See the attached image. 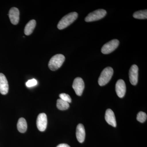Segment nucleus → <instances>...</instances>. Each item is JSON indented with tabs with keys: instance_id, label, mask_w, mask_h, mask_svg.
Masks as SVG:
<instances>
[{
	"instance_id": "obj_1",
	"label": "nucleus",
	"mask_w": 147,
	"mask_h": 147,
	"mask_svg": "<svg viewBox=\"0 0 147 147\" xmlns=\"http://www.w3.org/2000/svg\"><path fill=\"white\" fill-rule=\"evenodd\" d=\"M78 16V13L76 12H71L65 15L59 22L58 28L63 30L68 27L77 19Z\"/></svg>"
},
{
	"instance_id": "obj_2",
	"label": "nucleus",
	"mask_w": 147,
	"mask_h": 147,
	"mask_svg": "<svg viewBox=\"0 0 147 147\" xmlns=\"http://www.w3.org/2000/svg\"><path fill=\"white\" fill-rule=\"evenodd\" d=\"M65 60L64 56L57 54L52 57L48 63L49 68L52 71H55L60 68Z\"/></svg>"
},
{
	"instance_id": "obj_3",
	"label": "nucleus",
	"mask_w": 147,
	"mask_h": 147,
	"mask_svg": "<svg viewBox=\"0 0 147 147\" xmlns=\"http://www.w3.org/2000/svg\"><path fill=\"white\" fill-rule=\"evenodd\" d=\"M113 69L110 67H106L102 70L98 79L99 86H105L110 82L113 74Z\"/></svg>"
},
{
	"instance_id": "obj_4",
	"label": "nucleus",
	"mask_w": 147,
	"mask_h": 147,
	"mask_svg": "<svg viewBox=\"0 0 147 147\" xmlns=\"http://www.w3.org/2000/svg\"><path fill=\"white\" fill-rule=\"evenodd\" d=\"M106 13L107 12L104 9H97L89 13L85 18V21L87 22H90L98 21L105 17Z\"/></svg>"
},
{
	"instance_id": "obj_5",
	"label": "nucleus",
	"mask_w": 147,
	"mask_h": 147,
	"mask_svg": "<svg viewBox=\"0 0 147 147\" xmlns=\"http://www.w3.org/2000/svg\"><path fill=\"white\" fill-rule=\"evenodd\" d=\"M119 42L117 39L112 40L102 46L101 48V52L102 54H110L116 50L118 47Z\"/></svg>"
},
{
	"instance_id": "obj_6",
	"label": "nucleus",
	"mask_w": 147,
	"mask_h": 147,
	"mask_svg": "<svg viewBox=\"0 0 147 147\" xmlns=\"http://www.w3.org/2000/svg\"><path fill=\"white\" fill-rule=\"evenodd\" d=\"M72 88L76 94L79 96H81L85 88L84 80L80 77H77L74 81Z\"/></svg>"
},
{
	"instance_id": "obj_7",
	"label": "nucleus",
	"mask_w": 147,
	"mask_h": 147,
	"mask_svg": "<svg viewBox=\"0 0 147 147\" xmlns=\"http://www.w3.org/2000/svg\"><path fill=\"white\" fill-rule=\"evenodd\" d=\"M47 115L45 113H40L38 116L36 120L37 127L39 131H45L47 127Z\"/></svg>"
},
{
	"instance_id": "obj_8",
	"label": "nucleus",
	"mask_w": 147,
	"mask_h": 147,
	"mask_svg": "<svg viewBox=\"0 0 147 147\" xmlns=\"http://www.w3.org/2000/svg\"><path fill=\"white\" fill-rule=\"evenodd\" d=\"M138 68L136 65L131 66L129 70V81L131 85L135 86L137 85L138 81Z\"/></svg>"
},
{
	"instance_id": "obj_9",
	"label": "nucleus",
	"mask_w": 147,
	"mask_h": 147,
	"mask_svg": "<svg viewBox=\"0 0 147 147\" xmlns=\"http://www.w3.org/2000/svg\"><path fill=\"white\" fill-rule=\"evenodd\" d=\"M116 92L119 97H123L126 92V85L122 79L118 80L115 86Z\"/></svg>"
},
{
	"instance_id": "obj_10",
	"label": "nucleus",
	"mask_w": 147,
	"mask_h": 147,
	"mask_svg": "<svg viewBox=\"0 0 147 147\" xmlns=\"http://www.w3.org/2000/svg\"><path fill=\"white\" fill-rule=\"evenodd\" d=\"M20 12L18 8L12 7L9 11V16L11 22L13 25H17L19 22Z\"/></svg>"
},
{
	"instance_id": "obj_11",
	"label": "nucleus",
	"mask_w": 147,
	"mask_h": 147,
	"mask_svg": "<svg viewBox=\"0 0 147 147\" xmlns=\"http://www.w3.org/2000/svg\"><path fill=\"white\" fill-rule=\"evenodd\" d=\"M9 85L7 79L4 74L0 73V93L5 95L8 93Z\"/></svg>"
},
{
	"instance_id": "obj_12",
	"label": "nucleus",
	"mask_w": 147,
	"mask_h": 147,
	"mask_svg": "<svg viewBox=\"0 0 147 147\" xmlns=\"http://www.w3.org/2000/svg\"><path fill=\"white\" fill-rule=\"evenodd\" d=\"M105 120L110 125L114 127L117 126L115 116L113 110L110 109L106 110L105 114Z\"/></svg>"
},
{
	"instance_id": "obj_13",
	"label": "nucleus",
	"mask_w": 147,
	"mask_h": 147,
	"mask_svg": "<svg viewBox=\"0 0 147 147\" xmlns=\"http://www.w3.org/2000/svg\"><path fill=\"white\" fill-rule=\"evenodd\" d=\"M76 137L79 143H82L84 142L86 137V131L84 125L82 124H79L76 127Z\"/></svg>"
},
{
	"instance_id": "obj_14",
	"label": "nucleus",
	"mask_w": 147,
	"mask_h": 147,
	"mask_svg": "<svg viewBox=\"0 0 147 147\" xmlns=\"http://www.w3.org/2000/svg\"><path fill=\"white\" fill-rule=\"evenodd\" d=\"M36 26V21L35 20H32L29 21L26 25L24 29V33L26 35H30L33 32Z\"/></svg>"
},
{
	"instance_id": "obj_15",
	"label": "nucleus",
	"mask_w": 147,
	"mask_h": 147,
	"mask_svg": "<svg viewBox=\"0 0 147 147\" xmlns=\"http://www.w3.org/2000/svg\"><path fill=\"white\" fill-rule=\"evenodd\" d=\"M17 129L21 133H25L26 131L28 125L26 119L24 118L19 119L17 124Z\"/></svg>"
},
{
	"instance_id": "obj_16",
	"label": "nucleus",
	"mask_w": 147,
	"mask_h": 147,
	"mask_svg": "<svg viewBox=\"0 0 147 147\" xmlns=\"http://www.w3.org/2000/svg\"><path fill=\"white\" fill-rule=\"evenodd\" d=\"M57 107L59 110H67L69 108V105L68 102L59 98L57 100Z\"/></svg>"
},
{
	"instance_id": "obj_17",
	"label": "nucleus",
	"mask_w": 147,
	"mask_h": 147,
	"mask_svg": "<svg viewBox=\"0 0 147 147\" xmlns=\"http://www.w3.org/2000/svg\"><path fill=\"white\" fill-rule=\"evenodd\" d=\"M133 16L136 19H145L147 18V10H140L134 12Z\"/></svg>"
},
{
	"instance_id": "obj_18",
	"label": "nucleus",
	"mask_w": 147,
	"mask_h": 147,
	"mask_svg": "<svg viewBox=\"0 0 147 147\" xmlns=\"http://www.w3.org/2000/svg\"><path fill=\"white\" fill-rule=\"evenodd\" d=\"M147 116L146 113L143 112H140L137 115V119L138 121L143 123L146 120Z\"/></svg>"
},
{
	"instance_id": "obj_19",
	"label": "nucleus",
	"mask_w": 147,
	"mask_h": 147,
	"mask_svg": "<svg viewBox=\"0 0 147 147\" xmlns=\"http://www.w3.org/2000/svg\"><path fill=\"white\" fill-rule=\"evenodd\" d=\"M59 97L61 99L68 102L70 103L71 102V99L70 96L68 94L65 93H61L59 95Z\"/></svg>"
},
{
	"instance_id": "obj_20",
	"label": "nucleus",
	"mask_w": 147,
	"mask_h": 147,
	"mask_svg": "<svg viewBox=\"0 0 147 147\" xmlns=\"http://www.w3.org/2000/svg\"><path fill=\"white\" fill-rule=\"evenodd\" d=\"M37 84V81L35 79H33L29 80L26 83V85L28 87L30 88L34 86Z\"/></svg>"
},
{
	"instance_id": "obj_21",
	"label": "nucleus",
	"mask_w": 147,
	"mask_h": 147,
	"mask_svg": "<svg viewBox=\"0 0 147 147\" xmlns=\"http://www.w3.org/2000/svg\"><path fill=\"white\" fill-rule=\"evenodd\" d=\"M57 147H70L68 145L65 144H62L58 145Z\"/></svg>"
}]
</instances>
